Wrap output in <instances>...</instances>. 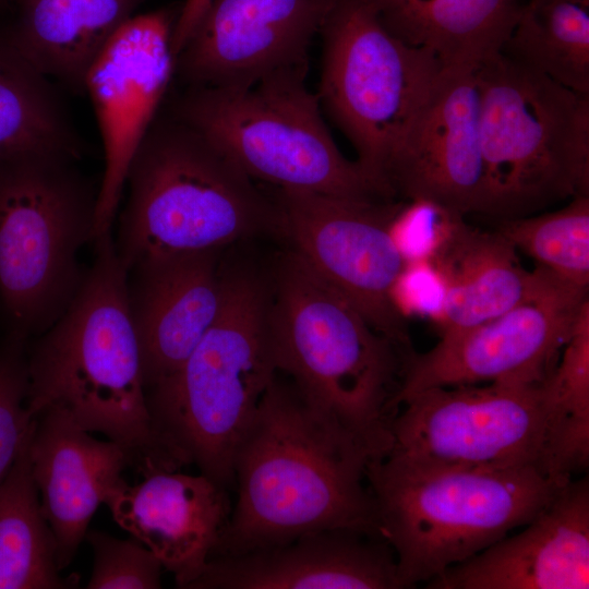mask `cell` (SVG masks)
Returning <instances> with one entry per match:
<instances>
[{"mask_svg": "<svg viewBox=\"0 0 589 589\" xmlns=\"http://www.w3.org/2000/svg\"><path fill=\"white\" fill-rule=\"evenodd\" d=\"M371 459L353 435L276 375L237 448V500L209 558L330 529L382 538L365 480Z\"/></svg>", "mask_w": 589, "mask_h": 589, "instance_id": "1", "label": "cell"}, {"mask_svg": "<svg viewBox=\"0 0 589 589\" xmlns=\"http://www.w3.org/2000/svg\"><path fill=\"white\" fill-rule=\"evenodd\" d=\"M92 243L95 257L74 299L27 344L28 412H67L84 430L118 444L142 476L173 471L152 425L127 272L112 230Z\"/></svg>", "mask_w": 589, "mask_h": 589, "instance_id": "2", "label": "cell"}, {"mask_svg": "<svg viewBox=\"0 0 589 589\" xmlns=\"http://www.w3.org/2000/svg\"><path fill=\"white\" fill-rule=\"evenodd\" d=\"M267 280L277 372L290 377L309 404L353 435L373 459L383 457L410 353L376 332L293 250L277 260Z\"/></svg>", "mask_w": 589, "mask_h": 589, "instance_id": "3", "label": "cell"}, {"mask_svg": "<svg viewBox=\"0 0 589 589\" xmlns=\"http://www.w3.org/2000/svg\"><path fill=\"white\" fill-rule=\"evenodd\" d=\"M267 277L225 268L220 311L180 368L145 389L156 437L176 470L194 465L235 486L237 448L277 375Z\"/></svg>", "mask_w": 589, "mask_h": 589, "instance_id": "4", "label": "cell"}, {"mask_svg": "<svg viewBox=\"0 0 589 589\" xmlns=\"http://www.w3.org/2000/svg\"><path fill=\"white\" fill-rule=\"evenodd\" d=\"M125 188L128 199L113 237L125 272L145 260L221 251L262 235L283 236L273 194L170 112L158 113L147 131L131 160Z\"/></svg>", "mask_w": 589, "mask_h": 589, "instance_id": "5", "label": "cell"}, {"mask_svg": "<svg viewBox=\"0 0 589 589\" xmlns=\"http://www.w3.org/2000/svg\"><path fill=\"white\" fill-rule=\"evenodd\" d=\"M365 480L401 588L442 575L539 515L569 481L536 466L485 470L371 459Z\"/></svg>", "mask_w": 589, "mask_h": 589, "instance_id": "6", "label": "cell"}, {"mask_svg": "<svg viewBox=\"0 0 589 589\" xmlns=\"http://www.w3.org/2000/svg\"><path fill=\"white\" fill-rule=\"evenodd\" d=\"M309 65L285 69L245 88L185 87L170 113L230 158L254 181L275 189L385 200L357 161L337 147Z\"/></svg>", "mask_w": 589, "mask_h": 589, "instance_id": "7", "label": "cell"}, {"mask_svg": "<svg viewBox=\"0 0 589 589\" xmlns=\"http://www.w3.org/2000/svg\"><path fill=\"white\" fill-rule=\"evenodd\" d=\"M485 215H530L589 195V94L500 52L478 68Z\"/></svg>", "mask_w": 589, "mask_h": 589, "instance_id": "8", "label": "cell"}, {"mask_svg": "<svg viewBox=\"0 0 589 589\" xmlns=\"http://www.w3.org/2000/svg\"><path fill=\"white\" fill-rule=\"evenodd\" d=\"M59 156L0 165V315L4 334L32 340L67 310L86 269L98 187Z\"/></svg>", "mask_w": 589, "mask_h": 589, "instance_id": "9", "label": "cell"}, {"mask_svg": "<svg viewBox=\"0 0 589 589\" xmlns=\"http://www.w3.org/2000/svg\"><path fill=\"white\" fill-rule=\"evenodd\" d=\"M317 97L381 195L398 144L444 67L393 35L370 0H336L321 31Z\"/></svg>", "mask_w": 589, "mask_h": 589, "instance_id": "10", "label": "cell"}, {"mask_svg": "<svg viewBox=\"0 0 589 589\" xmlns=\"http://www.w3.org/2000/svg\"><path fill=\"white\" fill-rule=\"evenodd\" d=\"M550 376V375H549ZM548 378L431 387L399 406L384 456L436 467L540 470Z\"/></svg>", "mask_w": 589, "mask_h": 589, "instance_id": "11", "label": "cell"}, {"mask_svg": "<svg viewBox=\"0 0 589 589\" xmlns=\"http://www.w3.org/2000/svg\"><path fill=\"white\" fill-rule=\"evenodd\" d=\"M273 195L292 250L376 332L412 352L408 325L394 297L408 267L393 230L404 203L275 188Z\"/></svg>", "mask_w": 589, "mask_h": 589, "instance_id": "12", "label": "cell"}, {"mask_svg": "<svg viewBox=\"0 0 589 589\" xmlns=\"http://www.w3.org/2000/svg\"><path fill=\"white\" fill-rule=\"evenodd\" d=\"M588 288L554 274L531 299L459 333L405 362L394 409L431 387L492 382H539L554 371Z\"/></svg>", "mask_w": 589, "mask_h": 589, "instance_id": "13", "label": "cell"}, {"mask_svg": "<svg viewBox=\"0 0 589 589\" xmlns=\"http://www.w3.org/2000/svg\"><path fill=\"white\" fill-rule=\"evenodd\" d=\"M178 13L158 9L135 14L111 37L87 73L85 94L94 108L105 161L93 241L113 228L131 160L175 76L172 31Z\"/></svg>", "mask_w": 589, "mask_h": 589, "instance_id": "14", "label": "cell"}, {"mask_svg": "<svg viewBox=\"0 0 589 589\" xmlns=\"http://www.w3.org/2000/svg\"><path fill=\"white\" fill-rule=\"evenodd\" d=\"M336 0H212L176 56L185 87L245 88L309 65Z\"/></svg>", "mask_w": 589, "mask_h": 589, "instance_id": "15", "label": "cell"}, {"mask_svg": "<svg viewBox=\"0 0 589 589\" xmlns=\"http://www.w3.org/2000/svg\"><path fill=\"white\" fill-rule=\"evenodd\" d=\"M480 119L478 69L444 68L393 156L392 196L462 216L485 214Z\"/></svg>", "mask_w": 589, "mask_h": 589, "instance_id": "16", "label": "cell"}, {"mask_svg": "<svg viewBox=\"0 0 589 589\" xmlns=\"http://www.w3.org/2000/svg\"><path fill=\"white\" fill-rule=\"evenodd\" d=\"M524 530L428 581L432 589H588L589 481L570 480Z\"/></svg>", "mask_w": 589, "mask_h": 589, "instance_id": "17", "label": "cell"}, {"mask_svg": "<svg viewBox=\"0 0 589 589\" xmlns=\"http://www.w3.org/2000/svg\"><path fill=\"white\" fill-rule=\"evenodd\" d=\"M128 302L145 389L176 372L223 302L220 251L142 261L127 271Z\"/></svg>", "mask_w": 589, "mask_h": 589, "instance_id": "18", "label": "cell"}, {"mask_svg": "<svg viewBox=\"0 0 589 589\" xmlns=\"http://www.w3.org/2000/svg\"><path fill=\"white\" fill-rule=\"evenodd\" d=\"M104 504L181 589H189L203 572L232 509L228 490L202 473L179 470L151 472L135 485L122 479Z\"/></svg>", "mask_w": 589, "mask_h": 589, "instance_id": "19", "label": "cell"}, {"mask_svg": "<svg viewBox=\"0 0 589 589\" xmlns=\"http://www.w3.org/2000/svg\"><path fill=\"white\" fill-rule=\"evenodd\" d=\"M189 589H402L396 555L382 538L349 529L209 558Z\"/></svg>", "mask_w": 589, "mask_h": 589, "instance_id": "20", "label": "cell"}, {"mask_svg": "<svg viewBox=\"0 0 589 589\" xmlns=\"http://www.w3.org/2000/svg\"><path fill=\"white\" fill-rule=\"evenodd\" d=\"M89 433L67 412L49 408L35 418L29 441L32 473L61 570L73 561L93 515L129 467L118 444Z\"/></svg>", "mask_w": 589, "mask_h": 589, "instance_id": "21", "label": "cell"}, {"mask_svg": "<svg viewBox=\"0 0 589 589\" xmlns=\"http://www.w3.org/2000/svg\"><path fill=\"white\" fill-rule=\"evenodd\" d=\"M429 260L442 283L441 336L462 332L538 294L552 273L527 271L517 250L495 229L472 227L441 209Z\"/></svg>", "mask_w": 589, "mask_h": 589, "instance_id": "22", "label": "cell"}, {"mask_svg": "<svg viewBox=\"0 0 589 589\" xmlns=\"http://www.w3.org/2000/svg\"><path fill=\"white\" fill-rule=\"evenodd\" d=\"M146 0H11L0 28L55 84L85 93L87 73L118 29Z\"/></svg>", "mask_w": 589, "mask_h": 589, "instance_id": "23", "label": "cell"}, {"mask_svg": "<svg viewBox=\"0 0 589 589\" xmlns=\"http://www.w3.org/2000/svg\"><path fill=\"white\" fill-rule=\"evenodd\" d=\"M383 25L444 68L478 69L502 51L524 0H370Z\"/></svg>", "mask_w": 589, "mask_h": 589, "instance_id": "24", "label": "cell"}, {"mask_svg": "<svg viewBox=\"0 0 589 589\" xmlns=\"http://www.w3.org/2000/svg\"><path fill=\"white\" fill-rule=\"evenodd\" d=\"M84 152L57 84L29 63L0 28V165L32 156L79 161Z\"/></svg>", "mask_w": 589, "mask_h": 589, "instance_id": "25", "label": "cell"}, {"mask_svg": "<svg viewBox=\"0 0 589 589\" xmlns=\"http://www.w3.org/2000/svg\"><path fill=\"white\" fill-rule=\"evenodd\" d=\"M32 432L0 483V589L76 588L77 574H61L56 539L41 512L28 453Z\"/></svg>", "mask_w": 589, "mask_h": 589, "instance_id": "26", "label": "cell"}, {"mask_svg": "<svg viewBox=\"0 0 589 589\" xmlns=\"http://www.w3.org/2000/svg\"><path fill=\"white\" fill-rule=\"evenodd\" d=\"M502 53L589 94V0H526Z\"/></svg>", "mask_w": 589, "mask_h": 589, "instance_id": "27", "label": "cell"}, {"mask_svg": "<svg viewBox=\"0 0 589 589\" xmlns=\"http://www.w3.org/2000/svg\"><path fill=\"white\" fill-rule=\"evenodd\" d=\"M549 406L541 469L569 481L589 465V317L577 318L548 377Z\"/></svg>", "mask_w": 589, "mask_h": 589, "instance_id": "28", "label": "cell"}, {"mask_svg": "<svg viewBox=\"0 0 589 589\" xmlns=\"http://www.w3.org/2000/svg\"><path fill=\"white\" fill-rule=\"evenodd\" d=\"M495 230L538 266L589 287V195L574 196L553 212L502 218Z\"/></svg>", "mask_w": 589, "mask_h": 589, "instance_id": "29", "label": "cell"}, {"mask_svg": "<svg viewBox=\"0 0 589 589\" xmlns=\"http://www.w3.org/2000/svg\"><path fill=\"white\" fill-rule=\"evenodd\" d=\"M27 340L5 335L0 340V483L17 459L35 418L26 405Z\"/></svg>", "mask_w": 589, "mask_h": 589, "instance_id": "30", "label": "cell"}, {"mask_svg": "<svg viewBox=\"0 0 589 589\" xmlns=\"http://www.w3.org/2000/svg\"><path fill=\"white\" fill-rule=\"evenodd\" d=\"M93 550V569L87 589H158L163 565L135 538L119 539L100 530H87Z\"/></svg>", "mask_w": 589, "mask_h": 589, "instance_id": "31", "label": "cell"}, {"mask_svg": "<svg viewBox=\"0 0 589 589\" xmlns=\"http://www.w3.org/2000/svg\"><path fill=\"white\" fill-rule=\"evenodd\" d=\"M212 0H185L178 13L172 31L175 57L181 50Z\"/></svg>", "mask_w": 589, "mask_h": 589, "instance_id": "32", "label": "cell"}, {"mask_svg": "<svg viewBox=\"0 0 589 589\" xmlns=\"http://www.w3.org/2000/svg\"><path fill=\"white\" fill-rule=\"evenodd\" d=\"M11 0H0V13H7Z\"/></svg>", "mask_w": 589, "mask_h": 589, "instance_id": "33", "label": "cell"}]
</instances>
